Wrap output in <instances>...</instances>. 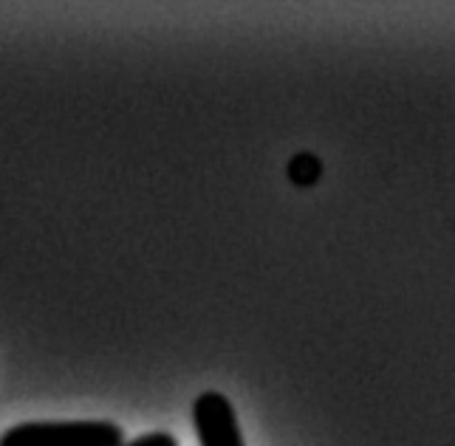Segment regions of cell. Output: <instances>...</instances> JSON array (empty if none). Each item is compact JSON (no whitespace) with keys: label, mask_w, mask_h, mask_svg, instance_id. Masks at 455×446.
I'll return each mask as SVG.
<instances>
[{"label":"cell","mask_w":455,"mask_h":446,"mask_svg":"<svg viewBox=\"0 0 455 446\" xmlns=\"http://www.w3.org/2000/svg\"><path fill=\"white\" fill-rule=\"evenodd\" d=\"M122 446H179V441L170 433H150V435H142V438H136L131 443H122Z\"/></svg>","instance_id":"3957f363"},{"label":"cell","mask_w":455,"mask_h":446,"mask_svg":"<svg viewBox=\"0 0 455 446\" xmlns=\"http://www.w3.org/2000/svg\"><path fill=\"white\" fill-rule=\"evenodd\" d=\"M193 426L201 446H246L238 416L224 393H201L193 404Z\"/></svg>","instance_id":"7a4b0ae2"},{"label":"cell","mask_w":455,"mask_h":446,"mask_svg":"<svg viewBox=\"0 0 455 446\" xmlns=\"http://www.w3.org/2000/svg\"><path fill=\"white\" fill-rule=\"evenodd\" d=\"M122 429L111 421H26L6 429L0 446H122Z\"/></svg>","instance_id":"6da1fadb"}]
</instances>
